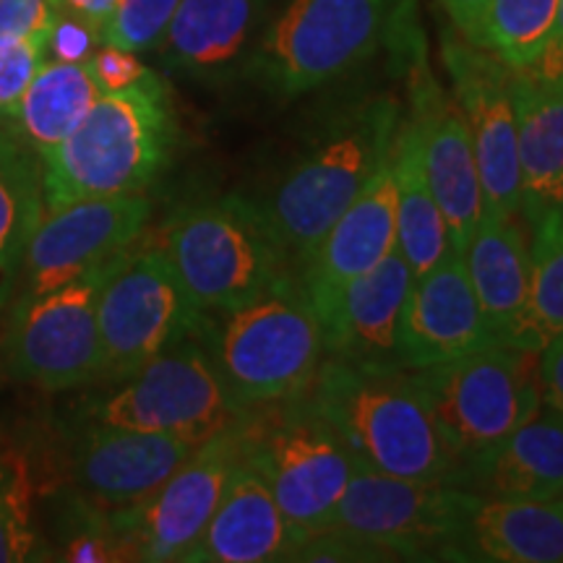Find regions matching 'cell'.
I'll list each match as a JSON object with an SVG mask.
<instances>
[{
    "instance_id": "obj_1",
    "label": "cell",
    "mask_w": 563,
    "mask_h": 563,
    "mask_svg": "<svg viewBox=\"0 0 563 563\" xmlns=\"http://www.w3.org/2000/svg\"><path fill=\"white\" fill-rule=\"evenodd\" d=\"M313 384L311 405L340 433L355 467L407 481H470L415 371L332 357Z\"/></svg>"
},
{
    "instance_id": "obj_2",
    "label": "cell",
    "mask_w": 563,
    "mask_h": 563,
    "mask_svg": "<svg viewBox=\"0 0 563 563\" xmlns=\"http://www.w3.org/2000/svg\"><path fill=\"white\" fill-rule=\"evenodd\" d=\"M422 47L418 0H287L264 26L245 68L272 95L321 89L373 55Z\"/></svg>"
},
{
    "instance_id": "obj_3",
    "label": "cell",
    "mask_w": 563,
    "mask_h": 563,
    "mask_svg": "<svg viewBox=\"0 0 563 563\" xmlns=\"http://www.w3.org/2000/svg\"><path fill=\"white\" fill-rule=\"evenodd\" d=\"M175 115L157 74L100 95L79 129L40 159L45 211L66 203L141 194L167 165Z\"/></svg>"
},
{
    "instance_id": "obj_4",
    "label": "cell",
    "mask_w": 563,
    "mask_h": 563,
    "mask_svg": "<svg viewBox=\"0 0 563 563\" xmlns=\"http://www.w3.org/2000/svg\"><path fill=\"white\" fill-rule=\"evenodd\" d=\"M399 123V102L371 95L342 108L308 141L272 199L262 203L290 262H306L323 232L361 196L389 157Z\"/></svg>"
},
{
    "instance_id": "obj_5",
    "label": "cell",
    "mask_w": 563,
    "mask_h": 563,
    "mask_svg": "<svg viewBox=\"0 0 563 563\" xmlns=\"http://www.w3.org/2000/svg\"><path fill=\"white\" fill-rule=\"evenodd\" d=\"M162 249L201 313H228L290 277L262 203L241 196L180 209Z\"/></svg>"
},
{
    "instance_id": "obj_6",
    "label": "cell",
    "mask_w": 563,
    "mask_h": 563,
    "mask_svg": "<svg viewBox=\"0 0 563 563\" xmlns=\"http://www.w3.org/2000/svg\"><path fill=\"white\" fill-rule=\"evenodd\" d=\"M220 316L209 355L243 407L279 405L313 386L327 352L321 321L290 277Z\"/></svg>"
},
{
    "instance_id": "obj_7",
    "label": "cell",
    "mask_w": 563,
    "mask_h": 563,
    "mask_svg": "<svg viewBox=\"0 0 563 563\" xmlns=\"http://www.w3.org/2000/svg\"><path fill=\"white\" fill-rule=\"evenodd\" d=\"M415 376L470 477L543 407L538 352L506 342L420 368Z\"/></svg>"
},
{
    "instance_id": "obj_8",
    "label": "cell",
    "mask_w": 563,
    "mask_h": 563,
    "mask_svg": "<svg viewBox=\"0 0 563 563\" xmlns=\"http://www.w3.org/2000/svg\"><path fill=\"white\" fill-rule=\"evenodd\" d=\"M112 389L84 399L81 422L165 433L201 446L214 435L241 428L251 410L232 397L222 373L196 340L175 344Z\"/></svg>"
},
{
    "instance_id": "obj_9",
    "label": "cell",
    "mask_w": 563,
    "mask_h": 563,
    "mask_svg": "<svg viewBox=\"0 0 563 563\" xmlns=\"http://www.w3.org/2000/svg\"><path fill=\"white\" fill-rule=\"evenodd\" d=\"M481 496L464 485L407 481L355 467L327 530L391 559L470 553V519Z\"/></svg>"
},
{
    "instance_id": "obj_10",
    "label": "cell",
    "mask_w": 563,
    "mask_h": 563,
    "mask_svg": "<svg viewBox=\"0 0 563 563\" xmlns=\"http://www.w3.org/2000/svg\"><path fill=\"white\" fill-rule=\"evenodd\" d=\"M285 405L264 415L251 410L243 422V462L262 475L287 525L306 543L332 522L355 460L311 399Z\"/></svg>"
},
{
    "instance_id": "obj_11",
    "label": "cell",
    "mask_w": 563,
    "mask_h": 563,
    "mask_svg": "<svg viewBox=\"0 0 563 563\" xmlns=\"http://www.w3.org/2000/svg\"><path fill=\"white\" fill-rule=\"evenodd\" d=\"M203 316L188 298L162 245L121 253L97 300L100 382L131 376L175 344L194 340L203 329Z\"/></svg>"
},
{
    "instance_id": "obj_12",
    "label": "cell",
    "mask_w": 563,
    "mask_h": 563,
    "mask_svg": "<svg viewBox=\"0 0 563 563\" xmlns=\"http://www.w3.org/2000/svg\"><path fill=\"white\" fill-rule=\"evenodd\" d=\"M115 262L118 256L45 295H21L5 342L19 382L51 394L100 382L97 300Z\"/></svg>"
},
{
    "instance_id": "obj_13",
    "label": "cell",
    "mask_w": 563,
    "mask_h": 563,
    "mask_svg": "<svg viewBox=\"0 0 563 563\" xmlns=\"http://www.w3.org/2000/svg\"><path fill=\"white\" fill-rule=\"evenodd\" d=\"M241 460L243 426L196 446L191 456L139 504L108 511L129 561H183L220 506Z\"/></svg>"
},
{
    "instance_id": "obj_14",
    "label": "cell",
    "mask_w": 563,
    "mask_h": 563,
    "mask_svg": "<svg viewBox=\"0 0 563 563\" xmlns=\"http://www.w3.org/2000/svg\"><path fill=\"white\" fill-rule=\"evenodd\" d=\"M441 55L452 79L454 100L473 136L483 186V214L498 220L517 217L522 180H519L517 118L511 102L514 68L464 40L456 30L443 37Z\"/></svg>"
},
{
    "instance_id": "obj_15",
    "label": "cell",
    "mask_w": 563,
    "mask_h": 563,
    "mask_svg": "<svg viewBox=\"0 0 563 563\" xmlns=\"http://www.w3.org/2000/svg\"><path fill=\"white\" fill-rule=\"evenodd\" d=\"M152 217L141 194L74 201L45 211L21 264V295H45L121 256Z\"/></svg>"
},
{
    "instance_id": "obj_16",
    "label": "cell",
    "mask_w": 563,
    "mask_h": 563,
    "mask_svg": "<svg viewBox=\"0 0 563 563\" xmlns=\"http://www.w3.org/2000/svg\"><path fill=\"white\" fill-rule=\"evenodd\" d=\"M410 121L420 133L428 186L446 220L452 251L462 256L483 220V186L473 136L460 104L441 89L426 63V51L410 63Z\"/></svg>"
},
{
    "instance_id": "obj_17",
    "label": "cell",
    "mask_w": 563,
    "mask_h": 563,
    "mask_svg": "<svg viewBox=\"0 0 563 563\" xmlns=\"http://www.w3.org/2000/svg\"><path fill=\"white\" fill-rule=\"evenodd\" d=\"M194 449L165 433L81 422L68 446V473L76 490L112 511L157 490Z\"/></svg>"
},
{
    "instance_id": "obj_18",
    "label": "cell",
    "mask_w": 563,
    "mask_h": 563,
    "mask_svg": "<svg viewBox=\"0 0 563 563\" xmlns=\"http://www.w3.org/2000/svg\"><path fill=\"white\" fill-rule=\"evenodd\" d=\"M397 245V178L391 152L368 186L323 232L302 262V292L321 316L334 306L344 287L382 264Z\"/></svg>"
},
{
    "instance_id": "obj_19",
    "label": "cell",
    "mask_w": 563,
    "mask_h": 563,
    "mask_svg": "<svg viewBox=\"0 0 563 563\" xmlns=\"http://www.w3.org/2000/svg\"><path fill=\"white\" fill-rule=\"evenodd\" d=\"M498 342L481 311L462 256L452 251L412 282L399 323V365L431 368Z\"/></svg>"
},
{
    "instance_id": "obj_20",
    "label": "cell",
    "mask_w": 563,
    "mask_h": 563,
    "mask_svg": "<svg viewBox=\"0 0 563 563\" xmlns=\"http://www.w3.org/2000/svg\"><path fill=\"white\" fill-rule=\"evenodd\" d=\"M412 282L410 264L394 245L382 264L350 282L319 319L327 352L344 363L399 365V323Z\"/></svg>"
},
{
    "instance_id": "obj_21",
    "label": "cell",
    "mask_w": 563,
    "mask_h": 563,
    "mask_svg": "<svg viewBox=\"0 0 563 563\" xmlns=\"http://www.w3.org/2000/svg\"><path fill=\"white\" fill-rule=\"evenodd\" d=\"M298 545L300 538L287 525L262 475L241 460L220 506L183 563L290 561Z\"/></svg>"
},
{
    "instance_id": "obj_22",
    "label": "cell",
    "mask_w": 563,
    "mask_h": 563,
    "mask_svg": "<svg viewBox=\"0 0 563 563\" xmlns=\"http://www.w3.org/2000/svg\"><path fill=\"white\" fill-rule=\"evenodd\" d=\"M272 0H180L157 51L175 74L220 81L249 63Z\"/></svg>"
},
{
    "instance_id": "obj_23",
    "label": "cell",
    "mask_w": 563,
    "mask_h": 563,
    "mask_svg": "<svg viewBox=\"0 0 563 563\" xmlns=\"http://www.w3.org/2000/svg\"><path fill=\"white\" fill-rule=\"evenodd\" d=\"M522 199L519 211L534 224L563 211V89L538 68L511 70Z\"/></svg>"
},
{
    "instance_id": "obj_24",
    "label": "cell",
    "mask_w": 563,
    "mask_h": 563,
    "mask_svg": "<svg viewBox=\"0 0 563 563\" xmlns=\"http://www.w3.org/2000/svg\"><path fill=\"white\" fill-rule=\"evenodd\" d=\"M462 262L493 336L509 342L530 290V245L522 224L514 217L483 214Z\"/></svg>"
},
{
    "instance_id": "obj_25",
    "label": "cell",
    "mask_w": 563,
    "mask_h": 563,
    "mask_svg": "<svg viewBox=\"0 0 563 563\" xmlns=\"http://www.w3.org/2000/svg\"><path fill=\"white\" fill-rule=\"evenodd\" d=\"M485 498H563V415L540 407L477 470Z\"/></svg>"
},
{
    "instance_id": "obj_26",
    "label": "cell",
    "mask_w": 563,
    "mask_h": 563,
    "mask_svg": "<svg viewBox=\"0 0 563 563\" xmlns=\"http://www.w3.org/2000/svg\"><path fill=\"white\" fill-rule=\"evenodd\" d=\"M473 559L563 563V498H481L470 519Z\"/></svg>"
},
{
    "instance_id": "obj_27",
    "label": "cell",
    "mask_w": 563,
    "mask_h": 563,
    "mask_svg": "<svg viewBox=\"0 0 563 563\" xmlns=\"http://www.w3.org/2000/svg\"><path fill=\"white\" fill-rule=\"evenodd\" d=\"M391 165L397 178V249L410 264L412 277L420 279L452 253V238L428 186L420 133L410 118L399 123Z\"/></svg>"
},
{
    "instance_id": "obj_28",
    "label": "cell",
    "mask_w": 563,
    "mask_h": 563,
    "mask_svg": "<svg viewBox=\"0 0 563 563\" xmlns=\"http://www.w3.org/2000/svg\"><path fill=\"white\" fill-rule=\"evenodd\" d=\"M100 95L87 63L47 58L21 95L9 121L16 125V136L24 141L26 150L42 159L79 129Z\"/></svg>"
},
{
    "instance_id": "obj_29",
    "label": "cell",
    "mask_w": 563,
    "mask_h": 563,
    "mask_svg": "<svg viewBox=\"0 0 563 563\" xmlns=\"http://www.w3.org/2000/svg\"><path fill=\"white\" fill-rule=\"evenodd\" d=\"M45 217L40 159L24 141L0 131V306L21 277L26 245Z\"/></svg>"
},
{
    "instance_id": "obj_30",
    "label": "cell",
    "mask_w": 563,
    "mask_h": 563,
    "mask_svg": "<svg viewBox=\"0 0 563 563\" xmlns=\"http://www.w3.org/2000/svg\"><path fill=\"white\" fill-rule=\"evenodd\" d=\"M532 228L530 290L506 344L540 352L563 336V211L540 217Z\"/></svg>"
},
{
    "instance_id": "obj_31",
    "label": "cell",
    "mask_w": 563,
    "mask_h": 563,
    "mask_svg": "<svg viewBox=\"0 0 563 563\" xmlns=\"http://www.w3.org/2000/svg\"><path fill=\"white\" fill-rule=\"evenodd\" d=\"M559 0H490L473 45L514 70L540 66L551 47Z\"/></svg>"
},
{
    "instance_id": "obj_32",
    "label": "cell",
    "mask_w": 563,
    "mask_h": 563,
    "mask_svg": "<svg viewBox=\"0 0 563 563\" xmlns=\"http://www.w3.org/2000/svg\"><path fill=\"white\" fill-rule=\"evenodd\" d=\"M34 470L21 449H0V563L51 561L34 519Z\"/></svg>"
},
{
    "instance_id": "obj_33",
    "label": "cell",
    "mask_w": 563,
    "mask_h": 563,
    "mask_svg": "<svg viewBox=\"0 0 563 563\" xmlns=\"http://www.w3.org/2000/svg\"><path fill=\"white\" fill-rule=\"evenodd\" d=\"M58 559L74 563L129 561L123 540L118 538L110 514L91 504L84 493L70 496L58 514Z\"/></svg>"
},
{
    "instance_id": "obj_34",
    "label": "cell",
    "mask_w": 563,
    "mask_h": 563,
    "mask_svg": "<svg viewBox=\"0 0 563 563\" xmlns=\"http://www.w3.org/2000/svg\"><path fill=\"white\" fill-rule=\"evenodd\" d=\"M178 5L180 0H118L102 32V45L131 53L157 51Z\"/></svg>"
},
{
    "instance_id": "obj_35",
    "label": "cell",
    "mask_w": 563,
    "mask_h": 563,
    "mask_svg": "<svg viewBox=\"0 0 563 563\" xmlns=\"http://www.w3.org/2000/svg\"><path fill=\"white\" fill-rule=\"evenodd\" d=\"M47 60V34H0V118H9L37 68Z\"/></svg>"
},
{
    "instance_id": "obj_36",
    "label": "cell",
    "mask_w": 563,
    "mask_h": 563,
    "mask_svg": "<svg viewBox=\"0 0 563 563\" xmlns=\"http://www.w3.org/2000/svg\"><path fill=\"white\" fill-rule=\"evenodd\" d=\"M87 66H89L91 79H95L102 95L129 89L150 74V68L136 58V53L123 51V47H115V45L97 47V53L91 55Z\"/></svg>"
},
{
    "instance_id": "obj_37",
    "label": "cell",
    "mask_w": 563,
    "mask_h": 563,
    "mask_svg": "<svg viewBox=\"0 0 563 563\" xmlns=\"http://www.w3.org/2000/svg\"><path fill=\"white\" fill-rule=\"evenodd\" d=\"M100 45L102 34L95 26L58 13L51 34H47V58L63 63H89Z\"/></svg>"
},
{
    "instance_id": "obj_38",
    "label": "cell",
    "mask_w": 563,
    "mask_h": 563,
    "mask_svg": "<svg viewBox=\"0 0 563 563\" xmlns=\"http://www.w3.org/2000/svg\"><path fill=\"white\" fill-rule=\"evenodd\" d=\"M55 19L53 0H0V34H51Z\"/></svg>"
},
{
    "instance_id": "obj_39",
    "label": "cell",
    "mask_w": 563,
    "mask_h": 563,
    "mask_svg": "<svg viewBox=\"0 0 563 563\" xmlns=\"http://www.w3.org/2000/svg\"><path fill=\"white\" fill-rule=\"evenodd\" d=\"M538 376L543 405L563 415V336L538 352Z\"/></svg>"
},
{
    "instance_id": "obj_40",
    "label": "cell",
    "mask_w": 563,
    "mask_h": 563,
    "mask_svg": "<svg viewBox=\"0 0 563 563\" xmlns=\"http://www.w3.org/2000/svg\"><path fill=\"white\" fill-rule=\"evenodd\" d=\"M488 3L490 0H439V5L446 11L454 30L470 42H475L477 37V30H481V21Z\"/></svg>"
},
{
    "instance_id": "obj_41",
    "label": "cell",
    "mask_w": 563,
    "mask_h": 563,
    "mask_svg": "<svg viewBox=\"0 0 563 563\" xmlns=\"http://www.w3.org/2000/svg\"><path fill=\"white\" fill-rule=\"evenodd\" d=\"M118 0H53L55 11L66 13L84 21V24L95 26L97 32H104V26L110 24L112 11H115Z\"/></svg>"
},
{
    "instance_id": "obj_42",
    "label": "cell",
    "mask_w": 563,
    "mask_h": 563,
    "mask_svg": "<svg viewBox=\"0 0 563 563\" xmlns=\"http://www.w3.org/2000/svg\"><path fill=\"white\" fill-rule=\"evenodd\" d=\"M540 74L551 76V79H559L563 68V0H559V21H555V32L551 40V47H548L545 58L540 60V66H534Z\"/></svg>"
},
{
    "instance_id": "obj_43",
    "label": "cell",
    "mask_w": 563,
    "mask_h": 563,
    "mask_svg": "<svg viewBox=\"0 0 563 563\" xmlns=\"http://www.w3.org/2000/svg\"><path fill=\"white\" fill-rule=\"evenodd\" d=\"M559 84H561V89H563V68H561V74H559Z\"/></svg>"
}]
</instances>
